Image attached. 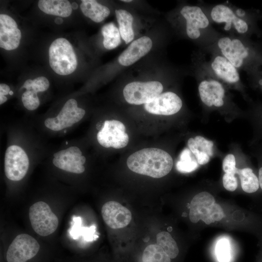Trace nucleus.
I'll use <instances>...</instances> for the list:
<instances>
[{
  "label": "nucleus",
  "mask_w": 262,
  "mask_h": 262,
  "mask_svg": "<svg viewBox=\"0 0 262 262\" xmlns=\"http://www.w3.org/2000/svg\"><path fill=\"white\" fill-rule=\"evenodd\" d=\"M128 168L136 173L154 178H160L171 170L173 161L165 151L157 148H147L131 155L127 160Z\"/></svg>",
  "instance_id": "1"
},
{
  "label": "nucleus",
  "mask_w": 262,
  "mask_h": 262,
  "mask_svg": "<svg viewBox=\"0 0 262 262\" xmlns=\"http://www.w3.org/2000/svg\"><path fill=\"white\" fill-rule=\"evenodd\" d=\"M49 63L57 74L67 75L73 73L77 68L76 54L70 42L64 38L55 39L50 45Z\"/></svg>",
  "instance_id": "2"
},
{
  "label": "nucleus",
  "mask_w": 262,
  "mask_h": 262,
  "mask_svg": "<svg viewBox=\"0 0 262 262\" xmlns=\"http://www.w3.org/2000/svg\"><path fill=\"white\" fill-rule=\"evenodd\" d=\"M225 214L221 207L215 203L209 193L202 192L196 194L190 204L189 219L194 223L200 220L209 225L221 220Z\"/></svg>",
  "instance_id": "3"
},
{
  "label": "nucleus",
  "mask_w": 262,
  "mask_h": 262,
  "mask_svg": "<svg viewBox=\"0 0 262 262\" xmlns=\"http://www.w3.org/2000/svg\"><path fill=\"white\" fill-rule=\"evenodd\" d=\"M29 216L32 228L40 236H48L58 227L57 216L45 202L38 201L32 205L29 209Z\"/></svg>",
  "instance_id": "4"
},
{
  "label": "nucleus",
  "mask_w": 262,
  "mask_h": 262,
  "mask_svg": "<svg viewBox=\"0 0 262 262\" xmlns=\"http://www.w3.org/2000/svg\"><path fill=\"white\" fill-rule=\"evenodd\" d=\"M163 90L162 84L158 81L133 82L127 84L123 93L130 104L140 105L151 101Z\"/></svg>",
  "instance_id": "5"
},
{
  "label": "nucleus",
  "mask_w": 262,
  "mask_h": 262,
  "mask_svg": "<svg viewBox=\"0 0 262 262\" xmlns=\"http://www.w3.org/2000/svg\"><path fill=\"white\" fill-rule=\"evenodd\" d=\"M29 167L28 157L21 147L12 145L7 148L4 158V171L8 179L13 181L22 180Z\"/></svg>",
  "instance_id": "6"
},
{
  "label": "nucleus",
  "mask_w": 262,
  "mask_h": 262,
  "mask_svg": "<svg viewBox=\"0 0 262 262\" xmlns=\"http://www.w3.org/2000/svg\"><path fill=\"white\" fill-rule=\"evenodd\" d=\"M40 245L37 240L27 234L17 235L10 245L6 252L7 262H26L38 252Z\"/></svg>",
  "instance_id": "7"
},
{
  "label": "nucleus",
  "mask_w": 262,
  "mask_h": 262,
  "mask_svg": "<svg viewBox=\"0 0 262 262\" xmlns=\"http://www.w3.org/2000/svg\"><path fill=\"white\" fill-rule=\"evenodd\" d=\"M125 126L116 120H106L101 130L97 134V140L103 147L118 149L126 147L129 140L125 132Z\"/></svg>",
  "instance_id": "8"
},
{
  "label": "nucleus",
  "mask_w": 262,
  "mask_h": 262,
  "mask_svg": "<svg viewBox=\"0 0 262 262\" xmlns=\"http://www.w3.org/2000/svg\"><path fill=\"white\" fill-rule=\"evenodd\" d=\"M182 105V101L177 94L167 92L161 94L151 101L145 104L144 107L150 114L169 115L178 112Z\"/></svg>",
  "instance_id": "9"
},
{
  "label": "nucleus",
  "mask_w": 262,
  "mask_h": 262,
  "mask_svg": "<svg viewBox=\"0 0 262 262\" xmlns=\"http://www.w3.org/2000/svg\"><path fill=\"white\" fill-rule=\"evenodd\" d=\"M101 214L106 224L113 229L124 228L131 220L130 210L115 201L106 202L102 207Z\"/></svg>",
  "instance_id": "10"
},
{
  "label": "nucleus",
  "mask_w": 262,
  "mask_h": 262,
  "mask_svg": "<svg viewBox=\"0 0 262 262\" xmlns=\"http://www.w3.org/2000/svg\"><path fill=\"white\" fill-rule=\"evenodd\" d=\"M21 33L15 20L5 14L0 15V47L7 50L16 49Z\"/></svg>",
  "instance_id": "11"
},
{
  "label": "nucleus",
  "mask_w": 262,
  "mask_h": 262,
  "mask_svg": "<svg viewBox=\"0 0 262 262\" xmlns=\"http://www.w3.org/2000/svg\"><path fill=\"white\" fill-rule=\"evenodd\" d=\"M180 14L186 20V33L188 37L195 39L200 35L199 29L206 28L209 20L201 9L196 6H185Z\"/></svg>",
  "instance_id": "12"
},
{
  "label": "nucleus",
  "mask_w": 262,
  "mask_h": 262,
  "mask_svg": "<svg viewBox=\"0 0 262 262\" xmlns=\"http://www.w3.org/2000/svg\"><path fill=\"white\" fill-rule=\"evenodd\" d=\"M218 46L223 55L235 67H240L248 55V49L237 39L231 40L228 37L221 38Z\"/></svg>",
  "instance_id": "13"
},
{
  "label": "nucleus",
  "mask_w": 262,
  "mask_h": 262,
  "mask_svg": "<svg viewBox=\"0 0 262 262\" xmlns=\"http://www.w3.org/2000/svg\"><path fill=\"white\" fill-rule=\"evenodd\" d=\"M152 42L147 36L141 37L133 41L123 51L118 58L119 63L123 66L132 65L146 55L151 49Z\"/></svg>",
  "instance_id": "14"
},
{
  "label": "nucleus",
  "mask_w": 262,
  "mask_h": 262,
  "mask_svg": "<svg viewBox=\"0 0 262 262\" xmlns=\"http://www.w3.org/2000/svg\"><path fill=\"white\" fill-rule=\"evenodd\" d=\"M211 17L217 23L225 22L224 29L229 31L233 23L235 29L240 33L247 32L248 26L245 21L238 17L228 6L218 4L213 7L211 13Z\"/></svg>",
  "instance_id": "15"
},
{
  "label": "nucleus",
  "mask_w": 262,
  "mask_h": 262,
  "mask_svg": "<svg viewBox=\"0 0 262 262\" xmlns=\"http://www.w3.org/2000/svg\"><path fill=\"white\" fill-rule=\"evenodd\" d=\"M198 91L202 101L207 106L221 107L224 104L225 90L218 81H203L199 85Z\"/></svg>",
  "instance_id": "16"
},
{
  "label": "nucleus",
  "mask_w": 262,
  "mask_h": 262,
  "mask_svg": "<svg viewBox=\"0 0 262 262\" xmlns=\"http://www.w3.org/2000/svg\"><path fill=\"white\" fill-rule=\"evenodd\" d=\"M212 67L219 78L228 82H236L240 79L236 67L224 57H216L212 63Z\"/></svg>",
  "instance_id": "17"
},
{
  "label": "nucleus",
  "mask_w": 262,
  "mask_h": 262,
  "mask_svg": "<svg viewBox=\"0 0 262 262\" xmlns=\"http://www.w3.org/2000/svg\"><path fill=\"white\" fill-rule=\"evenodd\" d=\"M38 6L47 14L60 17L69 16L72 11L71 4L66 0H40Z\"/></svg>",
  "instance_id": "18"
},
{
  "label": "nucleus",
  "mask_w": 262,
  "mask_h": 262,
  "mask_svg": "<svg viewBox=\"0 0 262 262\" xmlns=\"http://www.w3.org/2000/svg\"><path fill=\"white\" fill-rule=\"evenodd\" d=\"M80 8L85 16L97 23L103 21L110 13L108 7L94 0H82Z\"/></svg>",
  "instance_id": "19"
},
{
  "label": "nucleus",
  "mask_w": 262,
  "mask_h": 262,
  "mask_svg": "<svg viewBox=\"0 0 262 262\" xmlns=\"http://www.w3.org/2000/svg\"><path fill=\"white\" fill-rule=\"evenodd\" d=\"M115 13L121 37L126 44H128L134 38V32L132 27L133 16L130 13L123 9L116 10Z\"/></svg>",
  "instance_id": "20"
},
{
  "label": "nucleus",
  "mask_w": 262,
  "mask_h": 262,
  "mask_svg": "<svg viewBox=\"0 0 262 262\" xmlns=\"http://www.w3.org/2000/svg\"><path fill=\"white\" fill-rule=\"evenodd\" d=\"M103 36V44L107 49H112L116 48L121 43L120 34L119 29L113 23L104 25L101 29Z\"/></svg>",
  "instance_id": "21"
},
{
  "label": "nucleus",
  "mask_w": 262,
  "mask_h": 262,
  "mask_svg": "<svg viewBox=\"0 0 262 262\" xmlns=\"http://www.w3.org/2000/svg\"><path fill=\"white\" fill-rule=\"evenodd\" d=\"M237 174L239 175L242 188L244 191L252 193L258 190L260 186L259 179L252 169L248 167L238 169Z\"/></svg>",
  "instance_id": "22"
},
{
  "label": "nucleus",
  "mask_w": 262,
  "mask_h": 262,
  "mask_svg": "<svg viewBox=\"0 0 262 262\" xmlns=\"http://www.w3.org/2000/svg\"><path fill=\"white\" fill-rule=\"evenodd\" d=\"M194 155L189 148L183 149L176 163L177 169L181 173H190L196 169L199 164Z\"/></svg>",
  "instance_id": "23"
},
{
  "label": "nucleus",
  "mask_w": 262,
  "mask_h": 262,
  "mask_svg": "<svg viewBox=\"0 0 262 262\" xmlns=\"http://www.w3.org/2000/svg\"><path fill=\"white\" fill-rule=\"evenodd\" d=\"M171 259L164 250L158 245H150L145 249L143 262H171Z\"/></svg>",
  "instance_id": "24"
},
{
  "label": "nucleus",
  "mask_w": 262,
  "mask_h": 262,
  "mask_svg": "<svg viewBox=\"0 0 262 262\" xmlns=\"http://www.w3.org/2000/svg\"><path fill=\"white\" fill-rule=\"evenodd\" d=\"M158 245L161 246L170 259L175 258L179 254V250L175 241L167 232L162 231L156 236Z\"/></svg>",
  "instance_id": "25"
},
{
  "label": "nucleus",
  "mask_w": 262,
  "mask_h": 262,
  "mask_svg": "<svg viewBox=\"0 0 262 262\" xmlns=\"http://www.w3.org/2000/svg\"><path fill=\"white\" fill-rule=\"evenodd\" d=\"M216 258L219 262H229L230 259V247L229 240L225 238L219 240L215 248Z\"/></svg>",
  "instance_id": "26"
},
{
  "label": "nucleus",
  "mask_w": 262,
  "mask_h": 262,
  "mask_svg": "<svg viewBox=\"0 0 262 262\" xmlns=\"http://www.w3.org/2000/svg\"><path fill=\"white\" fill-rule=\"evenodd\" d=\"M21 100L24 106L30 111L37 109L40 104V101L37 93L33 90H26L23 93Z\"/></svg>",
  "instance_id": "27"
},
{
  "label": "nucleus",
  "mask_w": 262,
  "mask_h": 262,
  "mask_svg": "<svg viewBox=\"0 0 262 262\" xmlns=\"http://www.w3.org/2000/svg\"><path fill=\"white\" fill-rule=\"evenodd\" d=\"M96 230L95 226L88 227H81V225L79 226L75 230L73 233L72 238L74 239H77L79 236L82 235L84 236L85 240L91 241L95 240L98 237L97 235L94 234Z\"/></svg>",
  "instance_id": "28"
},
{
  "label": "nucleus",
  "mask_w": 262,
  "mask_h": 262,
  "mask_svg": "<svg viewBox=\"0 0 262 262\" xmlns=\"http://www.w3.org/2000/svg\"><path fill=\"white\" fill-rule=\"evenodd\" d=\"M197 149L207 154L210 157L213 155V141L208 140L201 136H196L194 138Z\"/></svg>",
  "instance_id": "29"
},
{
  "label": "nucleus",
  "mask_w": 262,
  "mask_h": 262,
  "mask_svg": "<svg viewBox=\"0 0 262 262\" xmlns=\"http://www.w3.org/2000/svg\"><path fill=\"white\" fill-rule=\"evenodd\" d=\"M236 162L234 156L229 154L224 159L222 164L223 171L225 173L235 174L237 173L238 169L236 167Z\"/></svg>",
  "instance_id": "30"
},
{
  "label": "nucleus",
  "mask_w": 262,
  "mask_h": 262,
  "mask_svg": "<svg viewBox=\"0 0 262 262\" xmlns=\"http://www.w3.org/2000/svg\"><path fill=\"white\" fill-rule=\"evenodd\" d=\"M49 86V80L45 77L41 76L33 80L32 90L38 92L47 90Z\"/></svg>",
  "instance_id": "31"
},
{
  "label": "nucleus",
  "mask_w": 262,
  "mask_h": 262,
  "mask_svg": "<svg viewBox=\"0 0 262 262\" xmlns=\"http://www.w3.org/2000/svg\"><path fill=\"white\" fill-rule=\"evenodd\" d=\"M223 184L227 190L231 192L235 191L238 186L237 180L235 175L225 173L223 177Z\"/></svg>",
  "instance_id": "32"
},
{
  "label": "nucleus",
  "mask_w": 262,
  "mask_h": 262,
  "mask_svg": "<svg viewBox=\"0 0 262 262\" xmlns=\"http://www.w3.org/2000/svg\"><path fill=\"white\" fill-rule=\"evenodd\" d=\"M190 150L194 155L199 164H206L210 161V157L206 153L199 151L196 147H193Z\"/></svg>",
  "instance_id": "33"
},
{
  "label": "nucleus",
  "mask_w": 262,
  "mask_h": 262,
  "mask_svg": "<svg viewBox=\"0 0 262 262\" xmlns=\"http://www.w3.org/2000/svg\"><path fill=\"white\" fill-rule=\"evenodd\" d=\"M44 124L47 128L54 131H59L64 129L61 124H56L53 118L46 119Z\"/></svg>",
  "instance_id": "34"
},
{
  "label": "nucleus",
  "mask_w": 262,
  "mask_h": 262,
  "mask_svg": "<svg viewBox=\"0 0 262 262\" xmlns=\"http://www.w3.org/2000/svg\"><path fill=\"white\" fill-rule=\"evenodd\" d=\"M67 153L75 157H80L82 156V152L81 150L76 146H72L66 149Z\"/></svg>",
  "instance_id": "35"
},
{
  "label": "nucleus",
  "mask_w": 262,
  "mask_h": 262,
  "mask_svg": "<svg viewBox=\"0 0 262 262\" xmlns=\"http://www.w3.org/2000/svg\"><path fill=\"white\" fill-rule=\"evenodd\" d=\"M10 91V87L8 85L5 83L0 84V96L8 95Z\"/></svg>",
  "instance_id": "36"
},
{
  "label": "nucleus",
  "mask_w": 262,
  "mask_h": 262,
  "mask_svg": "<svg viewBox=\"0 0 262 262\" xmlns=\"http://www.w3.org/2000/svg\"><path fill=\"white\" fill-rule=\"evenodd\" d=\"M52 163L56 167L62 170H63L64 165L65 164V162L63 160H58L55 158L53 159Z\"/></svg>",
  "instance_id": "37"
},
{
  "label": "nucleus",
  "mask_w": 262,
  "mask_h": 262,
  "mask_svg": "<svg viewBox=\"0 0 262 262\" xmlns=\"http://www.w3.org/2000/svg\"><path fill=\"white\" fill-rule=\"evenodd\" d=\"M67 154L66 149H63L62 150H60L56 153H55L53 154V156L54 158L60 160H63L64 157L66 156Z\"/></svg>",
  "instance_id": "38"
},
{
  "label": "nucleus",
  "mask_w": 262,
  "mask_h": 262,
  "mask_svg": "<svg viewBox=\"0 0 262 262\" xmlns=\"http://www.w3.org/2000/svg\"><path fill=\"white\" fill-rule=\"evenodd\" d=\"M33 83V80L31 79H28L26 80L22 88H25L27 90L30 91L32 90V85Z\"/></svg>",
  "instance_id": "39"
},
{
  "label": "nucleus",
  "mask_w": 262,
  "mask_h": 262,
  "mask_svg": "<svg viewBox=\"0 0 262 262\" xmlns=\"http://www.w3.org/2000/svg\"><path fill=\"white\" fill-rule=\"evenodd\" d=\"M259 181L260 187L262 190V167L260 168L259 170Z\"/></svg>",
  "instance_id": "40"
},
{
  "label": "nucleus",
  "mask_w": 262,
  "mask_h": 262,
  "mask_svg": "<svg viewBox=\"0 0 262 262\" xmlns=\"http://www.w3.org/2000/svg\"><path fill=\"white\" fill-rule=\"evenodd\" d=\"M245 12L244 10L242 9H238L236 10V14L238 16L242 17L245 15Z\"/></svg>",
  "instance_id": "41"
},
{
  "label": "nucleus",
  "mask_w": 262,
  "mask_h": 262,
  "mask_svg": "<svg viewBox=\"0 0 262 262\" xmlns=\"http://www.w3.org/2000/svg\"><path fill=\"white\" fill-rule=\"evenodd\" d=\"M7 100V98L5 96H0V104L4 103Z\"/></svg>",
  "instance_id": "42"
},
{
  "label": "nucleus",
  "mask_w": 262,
  "mask_h": 262,
  "mask_svg": "<svg viewBox=\"0 0 262 262\" xmlns=\"http://www.w3.org/2000/svg\"><path fill=\"white\" fill-rule=\"evenodd\" d=\"M63 21V19L60 17L56 18L55 19V22L58 24H60L62 23Z\"/></svg>",
  "instance_id": "43"
},
{
  "label": "nucleus",
  "mask_w": 262,
  "mask_h": 262,
  "mask_svg": "<svg viewBox=\"0 0 262 262\" xmlns=\"http://www.w3.org/2000/svg\"><path fill=\"white\" fill-rule=\"evenodd\" d=\"M80 162L82 165H83L86 161L85 157L83 156H81L80 157Z\"/></svg>",
  "instance_id": "44"
},
{
  "label": "nucleus",
  "mask_w": 262,
  "mask_h": 262,
  "mask_svg": "<svg viewBox=\"0 0 262 262\" xmlns=\"http://www.w3.org/2000/svg\"><path fill=\"white\" fill-rule=\"evenodd\" d=\"M71 6L72 9H77L78 7V5L76 2H73Z\"/></svg>",
  "instance_id": "45"
},
{
  "label": "nucleus",
  "mask_w": 262,
  "mask_h": 262,
  "mask_svg": "<svg viewBox=\"0 0 262 262\" xmlns=\"http://www.w3.org/2000/svg\"><path fill=\"white\" fill-rule=\"evenodd\" d=\"M121 1L123 2H131L132 0H122Z\"/></svg>",
  "instance_id": "46"
},
{
  "label": "nucleus",
  "mask_w": 262,
  "mask_h": 262,
  "mask_svg": "<svg viewBox=\"0 0 262 262\" xmlns=\"http://www.w3.org/2000/svg\"><path fill=\"white\" fill-rule=\"evenodd\" d=\"M9 94H10V95H12L13 94V92L12 91H10Z\"/></svg>",
  "instance_id": "47"
},
{
  "label": "nucleus",
  "mask_w": 262,
  "mask_h": 262,
  "mask_svg": "<svg viewBox=\"0 0 262 262\" xmlns=\"http://www.w3.org/2000/svg\"><path fill=\"white\" fill-rule=\"evenodd\" d=\"M259 82H260V84H262V80H260Z\"/></svg>",
  "instance_id": "48"
}]
</instances>
